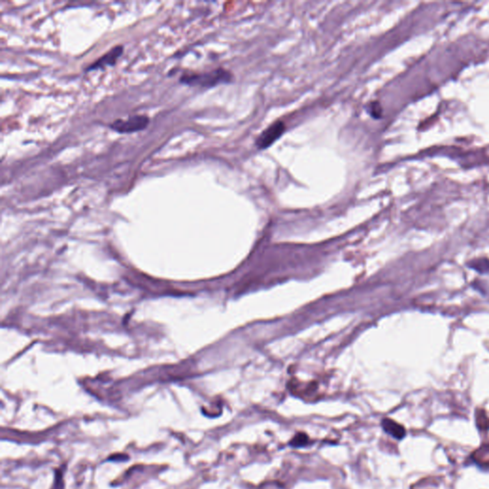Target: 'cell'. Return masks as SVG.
I'll return each mask as SVG.
<instances>
[{
    "label": "cell",
    "instance_id": "1",
    "mask_svg": "<svg viewBox=\"0 0 489 489\" xmlns=\"http://www.w3.org/2000/svg\"><path fill=\"white\" fill-rule=\"evenodd\" d=\"M232 80V76L230 72L224 69H216L214 71L202 73V74H193L188 73L182 75L180 81L190 86H201L210 88L216 86L221 83H229Z\"/></svg>",
    "mask_w": 489,
    "mask_h": 489
},
{
    "label": "cell",
    "instance_id": "2",
    "mask_svg": "<svg viewBox=\"0 0 489 489\" xmlns=\"http://www.w3.org/2000/svg\"><path fill=\"white\" fill-rule=\"evenodd\" d=\"M149 125L148 117L144 115H136L128 118L127 120H117L110 127L119 133H134L141 131Z\"/></svg>",
    "mask_w": 489,
    "mask_h": 489
},
{
    "label": "cell",
    "instance_id": "3",
    "mask_svg": "<svg viewBox=\"0 0 489 489\" xmlns=\"http://www.w3.org/2000/svg\"><path fill=\"white\" fill-rule=\"evenodd\" d=\"M286 125L283 122H275L265 129L256 141V146L259 149H267L271 144H274L282 135L284 134Z\"/></svg>",
    "mask_w": 489,
    "mask_h": 489
},
{
    "label": "cell",
    "instance_id": "4",
    "mask_svg": "<svg viewBox=\"0 0 489 489\" xmlns=\"http://www.w3.org/2000/svg\"><path fill=\"white\" fill-rule=\"evenodd\" d=\"M123 52H124V46H122V45L116 46L114 48L111 49L110 51H108L102 58L96 59L93 64H91L90 66L86 68L85 71L89 72V71L105 69L107 66L115 65L118 58L122 56Z\"/></svg>",
    "mask_w": 489,
    "mask_h": 489
},
{
    "label": "cell",
    "instance_id": "5",
    "mask_svg": "<svg viewBox=\"0 0 489 489\" xmlns=\"http://www.w3.org/2000/svg\"><path fill=\"white\" fill-rule=\"evenodd\" d=\"M382 427L384 431L391 435L394 438L398 440H402L405 436V429L398 422H394L389 419H384L382 421Z\"/></svg>",
    "mask_w": 489,
    "mask_h": 489
},
{
    "label": "cell",
    "instance_id": "6",
    "mask_svg": "<svg viewBox=\"0 0 489 489\" xmlns=\"http://www.w3.org/2000/svg\"><path fill=\"white\" fill-rule=\"evenodd\" d=\"M467 265L471 269H476L480 273H489V260L486 258L472 260Z\"/></svg>",
    "mask_w": 489,
    "mask_h": 489
},
{
    "label": "cell",
    "instance_id": "7",
    "mask_svg": "<svg viewBox=\"0 0 489 489\" xmlns=\"http://www.w3.org/2000/svg\"><path fill=\"white\" fill-rule=\"evenodd\" d=\"M368 112H369L370 115L374 117L375 119L380 118L381 113H382L380 105L378 103H376V102H374V103L370 104V106L368 107Z\"/></svg>",
    "mask_w": 489,
    "mask_h": 489
},
{
    "label": "cell",
    "instance_id": "8",
    "mask_svg": "<svg viewBox=\"0 0 489 489\" xmlns=\"http://www.w3.org/2000/svg\"><path fill=\"white\" fill-rule=\"evenodd\" d=\"M52 489H63V472L59 471L56 474L55 483Z\"/></svg>",
    "mask_w": 489,
    "mask_h": 489
},
{
    "label": "cell",
    "instance_id": "9",
    "mask_svg": "<svg viewBox=\"0 0 489 489\" xmlns=\"http://www.w3.org/2000/svg\"><path fill=\"white\" fill-rule=\"evenodd\" d=\"M306 441H307V437L305 435H298L296 437V439H294V441L291 442V444L298 446V445L303 444V442H305Z\"/></svg>",
    "mask_w": 489,
    "mask_h": 489
}]
</instances>
